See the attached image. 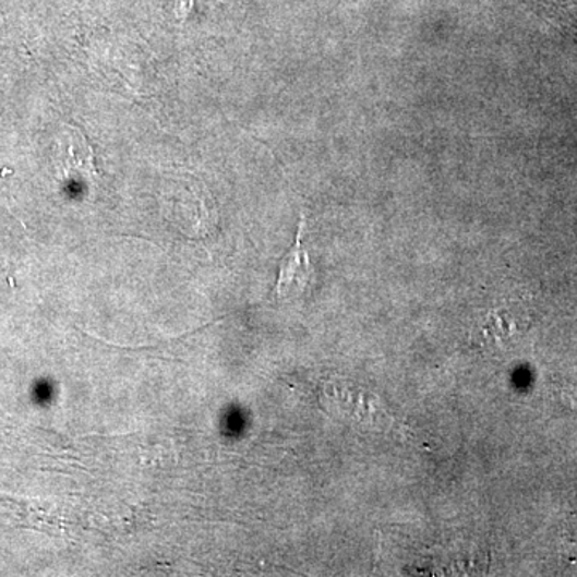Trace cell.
Listing matches in <instances>:
<instances>
[{
	"instance_id": "obj_2",
	"label": "cell",
	"mask_w": 577,
	"mask_h": 577,
	"mask_svg": "<svg viewBox=\"0 0 577 577\" xmlns=\"http://www.w3.org/2000/svg\"><path fill=\"white\" fill-rule=\"evenodd\" d=\"M64 158H61V169L67 170V173L77 172L80 176L87 177L94 176V156H92L91 146L85 142L84 136L80 132L71 129L70 132L64 133L63 136Z\"/></svg>"
},
{
	"instance_id": "obj_1",
	"label": "cell",
	"mask_w": 577,
	"mask_h": 577,
	"mask_svg": "<svg viewBox=\"0 0 577 577\" xmlns=\"http://www.w3.org/2000/svg\"><path fill=\"white\" fill-rule=\"evenodd\" d=\"M303 228H305V218L302 215L296 242L279 263L278 281L275 286V293L279 300L297 299L312 285L313 266L309 252L302 245Z\"/></svg>"
}]
</instances>
